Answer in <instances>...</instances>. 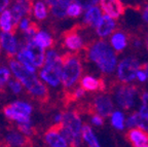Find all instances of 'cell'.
Wrapping results in <instances>:
<instances>
[{
    "label": "cell",
    "mask_w": 148,
    "mask_h": 147,
    "mask_svg": "<svg viewBox=\"0 0 148 147\" xmlns=\"http://www.w3.org/2000/svg\"><path fill=\"white\" fill-rule=\"evenodd\" d=\"M7 59H8L9 68L12 72L16 79H18L25 87L31 99L41 104L47 103L49 100V92L45 84L37 78L35 73L29 71L18 61H16L14 58H7Z\"/></svg>",
    "instance_id": "obj_1"
},
{
    "label": "cell",
    "mask_w": 148,
    "mask_h": 147,
    "mask_svg": "<svg viewBox=\"0 0 148 147\" xmlns=\"http://www.w3.org/2000/svg\"><path fill=\"white\" fill-rule=\"evenodd\" d=\"M88 61L96 63L104 74H111L116 67V54L103 40H88L82 48Z\"/></svg>",
    "instance_id": "obj_2"
},
{
    "label": "cell",
    "mask_w": 148,
    "mask_h": 147,
    "mask_svg": "<svg viewBox=\"0 0 148 147\" xmlns=\"http://www.w3.org/2000/svg\"><path fill=\"white\" fill-rule=\"evenodd\" d=\"M61 62L63 65L62 71V83L64 91L71 90L80 81V76L82 74V65L81 57L78 53H65L61 56Z\"/></svg>",
    "instance_id": "obj_3"
},
{
    "label": "cell",
    "mask_w": 148,
    "mask_h": 147,
    "mask_svg": "<svg viewBox=\"0 0 148 147\" xmlns=\"http://www.w3.org/2000/svg\"><path fill=\"white\" fill-rule=\"evenodd\" d=\"M2 113L5 118L14 124V126L33 122L31 118L33 113V106L32 104L26 101H14L7 104L2 108Z\"/></svg>",
    "instance_id": "obj_4"
},
{
    "label": "cell",
    "mask_w": 148,
    "mask_h": 147,
    "mask_svg": "<svg viewBox=\"0 0 148 147\" xmlns=\"http://www.w3.org/2000/svg\"><path fill=\"white\" fill-rule=\"evenodd\" d=\"M86 29L88 28L83 25V23L75 24L69 30H66L62 34V45L70 51L78 53L84 46L83 39L79 35V32H81L82 30H86Z\"/></svg>",
    "instance_id": "obj_5"
},
{
    "label": "cell",
    "mask_w": 148,
    "mask_h": 147,
    "mask_svg": "<svg viewBox=\"0 0 148 147\" xmlns=\"http://www.w3.org/2000/svg\"><path fill=\"white\" fill-rule=\"evenodd\" d=\"M140 68L139 61L135 57H127L120 61L117 68V77L120 83H129L137 77Z\"/></svg>",
    "instance_id": "obj_6"
},
{
    "label": "cell",
    "mask_w": 148,
    "mask_h": 147,
    "mask_svg": "<svg viewBox=\"0 0 148 147\" xmlns=\"http://www.w3.org/2000/svg\"><path fill=\"white\" fill-rule=\"evenodd\" d=\"M115 99L119 107L125 110H129L134 106L135 96L139 94V87L135 84H121L115 89Z\"/></svg>",
    "instance_id": "obj_7"
},
{
    "label": "cell",
    "mask_w": 148,
    "mask_h": 147,
    "mask_svg": "<svg viewBox=\"0 0 148 147\" xmlns=\"http://www.w3.org/2000/svg\"><path fill=\"white\" fill-rule=\"evenodd\" d=\"M3 147H31L32 139L24 135L16 126H10L2 136Z\"/></svg>",
    "instance_id": "obj_8"
},
{
    "label": "cell",
    "mask_w": 148,
    "mask_h": 147,
    "mask_svg": "<svg viewBox=\"0 0 148 147\" xmlns=\"http://www.w3.org/2000/svg\"><path fill=\"white\" fill-rule=\"evenodd\" d=\"M61 124L51 126L49 129H46L43 132L42 143L44 147H70L67 140L60 131Z\"/></svg>",
    "instance_id": "obj_9"
},
{
    "label": "cell",
    "mask_w": 148,
    "mask_h": 147,
    "mask_svg": "<svg viewBox=\"0 0 148 147\" xmlns=\"http://www.w3.org/2000/svg\"><path fill=\"white\" fill-rule=\"evenodd\" d=\"M62 126H64L65 129H67L68 131L71 132L74 136L82 138L81 137V132H82L83 124L81 122L80 113L75 110V109L63 111Z\"/></svg>",
    "instance_id": "obj_10"
},
{
    "label": "cell",
    "mask_w": 148,
    "mask_h": 147,
    "mask_svg": "<svg viewBox=\"0 0 148 147\" xmlns=\"http://www.w3.org/2000/svg\"><path fill=\"white\" fill-rule=\"evenodd\" d=\"M21 47H23L26 52H27L28 56L30 57L32 60L33 64L35 67L41 68L44 66V62H45V53H44V48L41 47L40 45L36 43L34 40L31 41H25V44H20Z\"/></svg>",
    "instance_id": "obj_11"
},
{
    "label": "cell",
    "mask_w": 148,
    "mask_h": 147,
    "mask_svg": "<svg viewBox=\"0 0 148 147\" xmlns=\"http://www.w3.org/2000/svg\"><path fill=\"white\" fill-rule=\"evenodd\" d=\"M100 5L105 14L112 19H118L120 16H123L127 9L121 0H100Z\"/></svg>",
    "instance_id": "obj_12"
},
{
    "label": "cell",
    "mask_w": 148,
    "mask_h": 147,
    "mask_svg": "<svg viewBox=\"0 0 148 147\" xmlns=\"http://www.w3.org/2000/svg\"><path fill=\"white\" fill-rule=\"evenodd\" d=\"M79 87L84 92H106V81L103 77L95 78L92 76H83L79 81Z\"/></svg>",
    "instance_id": "obj_13"
},
{
    "label": "cell",
    "mask_w": 148,
    "mask_h": 147,
    "mask_svg": "<svg viewBox=\"0 0 148 147\" xmlns=\"http://www.w3.org/2000/svg\"><path fill=\"white\" fill-rule=\"evenodd\" d=\"M125 137L133 147H142L148 144V131H145L139 126L129 129Z\"/></svg>",
    "instance_id": "obj_14"
},
{
    "label": "cell",
    "mask_w": 148,
    "mask_h": 147,
    "mask_svg": "<svg viewBox=\"0 0 148 147\" xmlns=\"http://www.w3.org/2000/svg\"><path fill=\"white\" fill-rule=\"evenodd\" d=\"M62 71H63V65L62 66L56 67V68H47L43 67L40 70V78L51 87H58L62 82Z\"/></svg>",
    "instance_id": "obj_15"
},
{
    "label": "cell",
    "mask_w": 148,
    "mask_h": 147,
    "mask_svg": "<svg viewBox=\"0 0 148 147\" xmlns=\"http://www.w3.org/2000/svg\"><path fill=\"white\" fill-rule=\"evenodd\" d=\"M0 44L5 49L7 58H14L18 52V43L14 34L9 32L0 33Z\"/></svg>",
    "instance_id": "obj_16"
},
{
    "label": "cell",
    "mask_w": 148,
    "mask_h": 147,
    "mask_svg": "<svg viewBox=\"0 0 148 147\" xmlns=\"http://www.w3.org/2000/svg\"><path fill=\"white\" fill-rule=\"evenodd\" d=\"M110 43L113 46L114 51L116 54L123 53V49L127 47L129 44V37H127V32L118 29V30L114 31L110 37Z\"/></svg>",
    "instance_id": "obj_17"
},
{
    "label": "cell",
    "mask_w": 148,
    "mask_h": 147,
    "mask_svg": "<svg viewBox=\"0 0 148 147\" xmlns=\"http://www.w3.org/2000/svg\"><path fill=\"white\" fill-rule=\"evenodd\" d=\"M116 27V23L112 18L108 16H104L100 21V23L96 27V33L100 37H106L113 32Z\"/></svg>",
    "instance_id": "obj_18"
},
{
    "label": "cell",
    "mask_w": 148,
    "mask_h": 147,
    "mask_svg": "<svg viewBox=\"0 0 148 147\" xmlns=\"http://www.w3.org/2000/svg\"><path fill=\"white\" fill-rule=\"evenodd\" d=\"M102 18L103 16H102L101 10H100L99 7L92 6L86 10L84 20H83V25L86 26V28L97 27V25L100 23Z\"/></svg>",
    "instance_id": "obj_19"
},
{
    "label": "cell",
    "mask_w": 148,
    "mask_h": 147,
    "mask_svg": "<svg viewBox=\"0 0 148 147\" xmlns=\"http://www.w3.org/2000/svg\"><path fill=\"white\" fill-rule=\"evenodd\" d=\"M71 3V0H58L55 4L49 7L51 14L58 20L65 19V16H67L68 7Z\"/></svg>",
    "instance_id": "obj_20"
},
{
    "label": "cell",
    "mask_w": 148,
    "mask_h": 147,
    "mask_svg": "<svg viewBox=\"0 0 148 147\" xmlns=\"http://www.w3.org/2000/svg\"><path fill=\"white\" fill-rule=\"evenodd\" d=\"M33 40H34L38 45H40L43 48L53 47V46L55 45V40H53V38L51 36L49 33L45 32V31H39V32L35 35Z\"/></svg>",
    "instance_id": "obj_21"
},
{
    "label": "cell",
    "mask_w": 148,
    "mask_h": 147,
    "mask_svg": "<svg viewBox=\"0 0 148 147\" xmlns=\"http://www.w3.org/2000/svg\"><path fill=\"white\" fill-rule=\"evenodd\" d=\"M62 66L61 62V57L58 55V53L53 49H49L45 53V62L43 67L47 68H56V67Z\"/></svg>",
    "instance_id": "obj_22"
},
{
    "label": "cell",
    "mask_w": 148,
    "mask_h": 147,
    "mask_svg": "<svg viewBox=\"0 0 148 147\" xmlns=\"http://www.w3.org/2000/svg\"><path fill=\"white\" fill-rule=\"evenodd\" d=\"M16 59H18V62L21 63V64H23L29 71L33 72V73L36 72V67H35V65L33 64L30 57L28 56L27 52H26L23 47H21L20 49H18V54H16Z\"/></svg>",
    "instance_id": "obj_23"
},
{
    "label": "cell",
    "mask_w": 148,
    "mask_h": 147,
    "mask_svg": "<svg viewBox=\"0 0 148 147\" xmlns=\"http://www.w3.org/2000/svg\"><path fill=\"white\" fill-rule=\"evenodd\" d=\"M0 29L2 32H9L12 31V16L10 10H4L0 14Z\"/></svg>",
    "instance_id": "obj_24"
},
{
    "label": "cell",
    "mask_w": 148,
    "mask_h": 147,
    "mask_svg": "<svg viewBox=\"0 0 148 147\" xmlns=\"http://www.w3.org/2000/svg\"><path fill=\"white\" fill-rule=\"evenodd\" d=\"M33 14H34L35 19H37L38 21H43L47 18V8L44 2L42 1H37L33 6Z\"/></svg>",
    "instance_id": "obj_25"
},
{
    "label": "cell",
    "mask_w": 148,
    "mask_h": 147,
    "mask_svg": "<svg viewBox=\"0 0 148 147\" xmlns=\"http://www.w3.org/2000/svg\"><path fill=\"white\" fill-rule=\"evenodd\" d=\"M111 122L112 126L117 130H123L125 128V117L123 114L119 111H115L111 115Z\"/></svg>",
    "instance_id": "obj_26"
},
{
    "label": "cell",
    "mask_w": 148,
    "mask_h": 147,
    "mask_svg": "<svg viewBox=\"0 0 148 147\" xmlns=\"http://www.w3.org/2000/svg\"><path fill=\"white\" fill-rule=\"evenodd\" d=\"M16 129L18 130L20 132L26 135L27 137L32 139L33 136L36 134V128L33 124V122H29V124H18V126H16Z\"/></svg>",
    "instance_id": "obj_27"
},
{
    "label": "cell",
    "mask_w": 148,
    "mask_h": 147,
    "mask_svg": "<svg viewBox=\"0 0 148 147\" xmlns=\"http://www.w3.org/2000/svg\"><path fill=\"white\" fill-rule=\"evenodd\" d=\"M9 80H10V71L6 67L1 66L0 67V90L1 92H3L5 84L8 83Z\"/></svg>",
    "instance_id": "obj_28"
},
{
    "label": "cell",
    "mask_w": 148,
    "mask_h": 147,
    "mask_svg": "<svg viewBox=\"0 0 148 147\" xmlns=\"http://www.w3.org/2000/svg\"><path fill=\"white\" fill-rule=\"evenodd\" d=\"M82 9L83 8L77 2H72L68 7L67 16L69 18H78L82 12Z\"/></svg>",
    "instance_id": "obj_29"
},
{
    "label": "cell",
    "mask_w": 148,
    "mask_h": 147,
    "mask_svg": "<svg viewBox=\"0 0 148 147\" xmlns=\"http://www.w3.org/2000/svg\"><path fill=\"white\" fill-rule=\"evenodd\" d=\"M140 98L142 101V107L140 109V114L143 116H148V92L141 91L140 92Z\"/></svg>",
    "instance_id": "obj_30"
},
{
    "label": "cell",
    "mask_w": 148,
    "mask_h": 147,
    "mask_svg": "<svg viewBox=\"0 0 148 147\" xmlns=\"http://www.w3.org/2000/svg\"><path fill=\"white\" fill-rule=\"evenodd\" d=\"M23 87L24 85L22 84V82L18 79H10L8 81V87L14 95L21 94L22 91H23Z\"/></svg>",
    "instance_id": "obj_31"
},
{
    "label": "cell",
    "mask_w": 148,
    "mask_h": 147,
    "mask_svg": "<svg viewBox=\"0 0 148 147\" xmlns=\"http://www.w3.org/2000/svg\"><path fill=\"white\" fill-rule=\"evenodd\" d=\"M139 115H140V112H134L130 115V117L127 120V122H125V124H127V126L129 129H132V128H134V126H136L138 124Z\"/></svg>",
    "instance_id": "obj_32"
},
{
    "label": "cell",
    "mask_w": 148,
    "mask_h": 147,
    "mask_svg": "<svg viewBox=\"0 0 148 147\" xmlns=\"http://www.w3.org/2000/svg\"><path fill=\"white\" fill-rule=\"evenodd\" d=\"M31 23H32V21L30 20V16H25V18H23L21 20V22H20V25H18V29L21 30L22 33H25L26 31L30 28L31 26Z\"/></svg>",
    "instance_id": "obj_33"
},
{
    "label": "cell",
    "mask_w": 148,
    "mask_h": 147,
    "mask_svg": "<svg viewBox=\"0 0 148 147\" xmlns=\"http://www.w3.org/2000/svg\"><path fill=\"white\" fill-rule=\"evenodd\" d=\"M99 0H75V2H77L82 8H90V7L95 6V4Z\"/></svg>",
    "instance_id": "obj_34"
},
{
    "label": "cell",
    "mask_w": 148,
    "mask_h": 147,
    "mask_svg": "<svg viewBox=\"0 0 148 147\" xmlns=\"http://www.w3.org/2000/svg\"><path fill=\"white\" fill-rule=\"evenodd\" d=\"M137 126L141 129L148 131V116H143V115H139L138 118V124Z\"/></svg>",
    "instance_id": "obj_35"
},
{
    "label": "cell",
    "mask_w": 148,
    "mask_h": 147,
    "mask_svg": "<svg viewBox=\"0 0 148 147\" xmlns=\"http://www.w3.org/2000/svg\"><path fill=\"white\" fill-rule=\"evenodd\" d=\"M90 122L97 126H101L104 124V117H102L101 115H99V114H94V115H92Z\"/></svg>",
    "instance_id": "obj_36"
},
{
    "label": "cell",
    "mask_w": 148,
    "mask_h": 147,
    "mask_svg": "<svg viewBox=\"0 0 148 147\" xmlns=\"http://www.w3.org/2000/svg\"><path fill=\"white\" fill-rule=\"evenodd\" d=\"M10 0H0V12H3L6 9V7H8Z\"/></svg>",
    "instance_id": "obj_37"
},
{
    "label": "cell",
    "mask_w": 148,
    "mask_h": 147,
    "mask_svg": "<svg viewBox=\"0 0 148 147\" xmlns=\"http://www.w3.org/2000/svg\"><path fill=\"white\" fill-rule=\"evenodd\" d=\"M141 12H142V16H143L144 21L148 24V4H146L145 6L143 7V9H142Z\"/></svg>",
    "instance_id": "obj_38"
},
{
    "label": "cell",
    "mask_w": 148,
    "mask_h": 147,
    "mask_svg": "<svg viewBox=\"0 0 148 147\" xmlns=\"http://www.w3.org/2000/svg\"><path fill=\"white\" fill-rule=\"evenodd\" d=\"M137 78H138L140 81H142V82H143V81H145L146 79H147V76H146V74H145V72H144V71L139 70L138 73H137Z\"/></svg>",
    "instance_id": "obj_39"
},
{
    "label": "cell",
    "mask_w": 148,
    "mask_h": 147,
    "mask_svg": "<svg viewBox=\"0 0 148 147\" xmlns=\"http://www.w3.org/2000/svg\"><path fill=\"white\" fill-rule=\"evenodd\" d=\"M139 70H141V71H144L146 74V76H147L148 78V62L147 63H144V64L140 65V68H139Z\"/></svg>",
    "instance_id": "obj_40"
},
{
    "label": "cell",
    "mask_w": 148,
    "mask_h": 147,
    "mask_svg": "<svg viewBox=\"0 0 148 147\" xmlns=\"http://www.w3.org/2000/svg\"><path fill=\"white\" fill-rule=\"evenodd\" d=\"M145 45H146V48H147V51H148V33L145 37Z\"/></svg>",
    "instance_id": "obj_41"
},
{
    "label": "cell",
    "mask_w": 148,
    "mask_h": 147,
    "mask_svg": "<svg viewBox=\"0 0 148 147\" xmlns=\"http://www.w3.org/2000/svg\"><path fill=\"white\" fill-rule=\"evenodd\" d=\"M142 147H148V144L147 145H144V146H142Z\"/></svg>",
    "instance_id": "obj_42"
},
{
    "label": "cell",
    "mask_w": 148,
    "mask_h": 147,
    "mask_svg": "<svg viewBox=\"0 0 148 147\" xmlns=\"http://www.w3.org/2000/svg\"><path fill=\"white\" fill-rule=\"evenodd\" d=\"M0 93H1V90H0Z\"/></svg>",
    "instance_id": "obj_43"
},
{
    "label": "cell",
    "mask_w": 148,
    "mask_h": 147,
    "mask_svg": "<svg viewBox=\"0 0 148 147\" xmlns=\"http://www.w3.org/2000/svg\"><path fill=\"white\" fill-rule=\"evenodd\" d=\"M0 45H1V44H0Z\"/></svg>",
    "instance_id": "obj_44"
}]
</instances>
